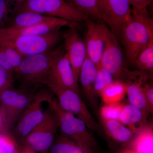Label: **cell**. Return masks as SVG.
Returning <instances> with one entry per match:
<instances>
[{
  "mask_svg": "<svg viewBox=\"0 0 153 153\" xmlns=\"http://www.w3.org/2000/svg\"><path fill=\"white\" fill-rule=\"evenodd\" d=\"M120 38L128 62L134 65L141 52L153 43V20L147 9L132 7L130 15L124 22Z\"/></svg>",
  "mask_w": 153,
  "mask_h": 153,
  "instance_id": "cell-1",
  "label": "cell"
},
{
  "mask_svg": "<svg viewBox=\"0 0 153 153\" xmlns=\"http://www.w3.org/2000/svg\"><path fill=\"white\" fill-rule=\"evenodd\" d=\"M54 49L23 57L14 71V79L21 84V88L37 89L40 85L45 84L51 74Z\"/></svg>",
  "mask_w": 153,
  "mask_h": 153,
  "instance_id": "cell-2",
  "label": "cell"
},
{
  "mask_svg": "<svg viewBox=\"0 0 153 153\" xmlns=\"http://www.w3.org/2000/svg\"><path fill=\"white\" fill-rule=\"evenodd\" d=\"M47 102L57 116L59 127L63 133L68 136L87 153H96L97 146L87 126L75 115L65 111L58 104L57 100L51 97Z\"/></svg>",
  "mask_w": 153,
  "mask_h": 153,
  "instance_id": "cell-3",
  "label": "cell"
},
{
  "mask_svg": "<svg viewBox=\"0 0 153 153\" xmlns=\"http://www.w3.org/2000/svg\"><path fill=\"white\" fill-rule=\"evenodd\" d=\"M25 12L60 18L75 24L85 22L88 18L66 0H25L17 14Z\"/></svg>",
  "mask_w": 153,
  "mask_h": 153,
  "instance_id": "cell-4",
  "label": "cell"
},
{
  "mask_svg": "<svg viewBox=\"0 0 153 153\" xmlns=\"http://www.w3.org/2000/svg\"><path fill=\"white\" fill-rule=\"evenodd\" d=\"M44 85L56 96L57 102L62 109L82 120L89 129L100 130L99 125L88 109L79 93L73 89L61 87L52 81H47Z\"/></svg>",
  "mask_w": 153,
  "mask_h": 153,
  "instance_id": "cell-5",
  "label": "cell"
},
{
  "mask_svg": "<svg viewBox=\"0 0 153 153\" xmlns=\"http://www.w3.org/2000/svg\"><path fill=\"white\" fill-rule=\"evenodd\" d=\"M37 92L36 89L21 87L16 89L12 86L0 95V106L5 113L10 129L16 124Z\"/></svg>",
  "mask_w": 153,
  "mask_h": 153,
  "instance_id": "cell-6",
  "label": "cell"
},
{
  "mask_svg": "<svg viewBox=\"0 0 153 153\" xmlns=\"http://www.w3.org/2000/svg\"><path fill=\"white\" fill-rule=\"evenodd\" d=\"M58 127L57 116L52 110L49 109L45 112L43 120L22 141L23 145L35 152L47 153L53 145Z\"/></svg>",
  "mask_w": 153,
  "mask_h": 153,
  "instance_id": "cell-7",
  "label": "cell"
},
{
  "mask_svg": "<svg viewBox=\"0 0 153 153\" xmlns=\"http://www.w3.org/2000/svg\"><path fill=\"white\" fill-rule=\"evenodd\" d=\"M62 37L60 30H58L45 35L1 38L8 41L24 57L51 51L60 42Z\"/></svg>",
  "mask_w": 153,
  "mask_h": 153,
  "instance_id": "cell-8",
  "label": "cell"
},
{
  "mask_svg": "<svg viewBox=\"0 0 153 153\" xmlns=\"http://www.w3.org/2000/svg\"><path fill=\"white\" fill-rule=\"evenodd\" d=\"M52 94L47 90L43 89L36 93L33 101L22 114L14 128V136L22 141L30 132L44 119L45 112L42 109V103Z\"/></svg>",
  "mask_w": 153,
  "mask_h": 153,
  "instance_id": "cell-9",
  "label": "cell"
},
{
  "mask_svg": "<svg viewBox=\"0 0 153 153\" xmlns=\"http://www.w3.org/2000/svg\"><path fill=\"white\" fill-rule=\"evenodd\" d=\"M47 81H52L61 87L73 89L79 94L78 82L66 55L64 45L54 49L51 74Z\"/></svg>",
  "mask_w": 153,
  "mask_h": 153,
  "instance_id": "cell-10",
  "label": "cell"
},
{
  "mask_svg": "<svg viewBox=\"0 0 153 153\" xmlns=\"http://www.w3.org/2000/svg\"><path fill=\"white\" fill-rule=\"evenodd\" d=\"M101 66L109 71L114 77L129 78L132 74L125 67L123 54L118 43L117 38L108 28L105 38V48L101 60Z\"/></svg>",
  "mask_w": 153,
  "mask_h": 153,
  "instance_id": "cell-11",
  "label": "cell"
},
{
  "mask_svg": "<svg viewBox=\"0 0 153 153\" xmlns=\"http://www.w3.org/2000/svg\"><path fill=\"white\" fill-rule=\"evenodd\" d=\"M87 31L85 44L87 56L97 68L101 66V60L105 48L108 27L104 23L94 21L88 17L86 21Z\"/></svg>",
  "mask_w": 153,
  "mask_h": 153,
  "instance_id": "cell-12",
  "label": "cell"
},
{
  "mask_svg": "<svg viewBox=\"0 0 153 153\" xmlns=\"http://www.w3.org/2000/svg\"><path fill=\"white\" fill-rule=\"evenodd\" d=\"M63 38L66 55L78 82L80 69L87 55L84 41L76 31V27H69L63 35Z\"/></svg>",
  "mask_w": 153,
  "mask_h": 153,
  "instance_id": "cell-13",
  "label": "cell"
},
{
  "mask_svg": "<svg viewBox=\"0 0 153 153\" xmlns=\"http://www.w3.org/2000/svg\"><path fill=\"white\" fill-rule=\"evenodd\" d=\"M76 24L60 18L53 17L50 20L31 27L21 29H0V37L13 38L19 36H38L60 30L63 27H76Z\"/></svg>",
  "mask_w": 153,
  "mask_h": 153,
  "instance_id": "cell-14",
  "label": "cell"
},
{
  "mask_svg": "<svg viewBox=\"0 0 153 153\" xmlns=\"http://www.w3.org/2000/svg\"><path fill=\"white\" fill-rule=\"evenodd\" d=\"M105 22L117 38L120 37L124 22L130 15V0H106Z\"/></svg>",
  "mask_w": 153,
  "mask_h": 153,
  "instance_id": "cell-15",
  "label": "cell"
},
{
  "mask_svg": "<svg viewBox=\"0 0 153 153\" xmlns=\"http://www.w3.org/2000/svg\"><path fill=\"white\" fill-rule=\"evenodd\" d=\"M52 18L53 17L33 12H22L10 18L2 28L21 29L27 27L47 22Z\"/></svg>",
  "mask_w": 153,
  "mask_h": 153,
  "instance_id": "cell-16",
  "label": "cell"
},
{
  "mask_svg": "<svg viewBox=\"0 0 153 153\" xmlns=\"http://www.w3.org/2000/svg\"><path fill=\"white\" fill-rule=\"evenodd\" d=\"M97 69L95 64L87 55L80 69L79 80L88 97H90Z\"/></svg>",
  "mask_w": 153,
  "mask_h": 153,
  "instance_id": "cell-17",
  "label": "cell"
},
{
  "mask_svg": "<svg viewBox=\"0 0 153 153\" xmlns=\"http://www.w3.org/2000/svg\"><path fill=\"white\" fill-rule=\"evenodd\" d=\"M126 83V93L130 104L139 108L144 114L146 111L150 110L141 84L130 81Z\"/></svg>",
  "mask_w": 153,
  "mask_h": 153,
  "instance_id": "cell-18",
  "label": "cell"
},
{
  "mask_svg": "<svg viewBox=\"0 0 153 153\" xmlns=\"http://www.w3.org/2000/svg\"><path fill=\"white\" fill-rule=\"evenodd\" d=\"M145 114L139 108L131 104L123 105L120 121L128 125L132 131H137L141 128Z\"/></svg>",
  "mask_w": 153,
  "mask_h": 153,
  "instance_id": "cell-19",
  "label": "cell"
},
{
  "mask_svg": "<svg viewBox=\"0 0 153 153\" xmlns=\"http://www.w3.org/2000/svg\"><path fill=\"white\" fill-rule=\"evenodd\" d=\"M81 13L99 21L105 22L104 16L100 8L99 0H66Z\"/></svg>",
  "mask_w": 153,
  "mask_h": 153,
  "instance_id": "cell-20",
  "label": "cell"
},
{
  "mask_svg": "<svg viewBox=\"0 0 153 153\" xmlns=\"http://www.w3.org/2000/svg\"><path fill=\"white\" fill-rule=\"evenodd\" d=\"M126 93L125 82L114 80L106 86L100 93L102 99L105 104L120 103Z\"/></svg>",
  "mask_w": 153,
  "mask_h": 153,
  "instance_id": "cell-21",
  "label": "cell"
},
{
  "mask_svg": "<svg viewBox=\"0 0 153 153\" xmlns=\"http://www.w3.org/2000/svg\"><path fill=\"white\" fill-rule=\"evenodd\" d=\"M134 153H153V131L152 126L140 130L132 144Z\"/></svg>",
  "mask_w": 153,
  "mask_h": 153,
  "instance_id": "cell-22",
  "label": "cell"
},
{
  "mask_svg": "<svg viewBox=\"0 0 153 153\" xmlns=\"http://www.w3.org/2000/svg\"><path fill=\"white\" fill-rule=\"evenodd\" d=\"M108 133L119 142L125 143L131 139L133 131L123 125L120 121L103 120Z\"/></svg>",
  "mask_w": 153,
  "mask_h": 153,
  "instance_id": "cell-23",
  "label": "cell"
},
{
  "mask_svg": "<svg viewBox=\"0 0 153 153\" xmlns=\"http://www.w3.org/2000/svg\"><path fill=\"white\" fill-rule=\"evenodd\" d=\"M25 0H0V29L4 27L6 22L17 14Z\"/></svg>",
  "mask_w": 153,
  "mask_h": 153,
  "instance_id": "cell-24",
  "label": "cell"
},
{
  "mask_svg": "<svg viewBox=\"0 0 153 153\" xmlns=\"http://www.w3.org/2000/svg\"><path fill=\"white\" fill-rule=\"evenodd\" d=\"M114 78L109 71L100 66L97 69L90 97H93L94 95L100 94L102 91L114 81Z\"/></svg>",
  "mask_w": 153,
  "mask_h": 153,
  "instance_id": "cell-25",
  "label": "cell"
},
{
  "mask_svg": "<svg viewBox=\"0 0 153 153\" xmlns=\"http://www.w3.org/2000/svg\"><path fill=\"white\" fill-rule=\"evenodd\" d=\"M134 65L142 71L152 72L153 43L141 52L137 58Z\"/></svg>",
  "mask_w": 153,
  "mask_h": 153,
  "instance_id": "cell-26",
  "label": "cell"
},
{
  "mask_svg": "<svg viewBox=\"0 0 153 153\" xmlns=\"http://www.w3.org/2000/svg\"><path fill=\"white\" fill-rule=\"evenodd\" d=\"M0 44L4 50L9 61L15 71V69L20 65L24 57L8 41L1 37Z\"/></svg>",
  "mask_w": 153,
  "mask_h": 153,
  "instance_id": "cell-27",
  "label": "cell"
},
{
  "mask_svg": "<svg viewBox=\"0 0 153 153\" xmlns=\"http://www.w3.org/2000/svg\"><path fill=\"white\" fill-rule=\"evenodd\" d=\"M123 107L120 103L105 104L101 108L100 115L103 120L119 121Z\"/></svg>",
  "mask_w": 153,
  "mask_h": 153,
  "instance_id": "cell-28",
  "label": "cell"
},
{
  "mask_svg": "<svg viewBox=\"0 0 153 153\" xmlns=\"http://www.w3.org/2000/svg\"><path fill=\"white\" fill-rule=\"evenodd\" d=\"M51 153H87L76 143L66 141H60L52 145Z\"/></svg>",
  "mask_w": 153,
  "mask_h": 153,
  "instance_id": "cell-29",
  "label": "cell"
},
{
  "mask_svg": "<svg viewBox=\"0 0 153 153\" xmlns=\"http://www.w3.org/2000/svg\"><path fill=\"white\" fill-rule=\"evenodd\" d=\"M16 143L9 134L0 133V153H17Z\"/></svg>",
  "mask_w": 153,
  "mask_h": 153,
  "instance_id": "cell-30",
  "label": "cell"
},
{
  "mask_svg": "<svg viewBox=\"0 0 153 153\" xmlns=\"http://www.w3.org/2000/svg\"><path fill=\"white\" fill-rule=\"evenodd\" d=\"M14 81L13 75L0 64V95L13 86Z\"/></svg>",
  "mask_w": 153,
  "mask_h": 153,
  "instance_id": "cell-31",
  "label": "cell"
},
{
  "mask_svg": "<svg viewBox=\"0 0 153 153\" xmlns=\"http://www.w3.org/2000/svg\"><path fill=\"white\" fill-rule=\"evenodd\" d=\"M0 64L14 76L13 68L11 65L7 56L1 44H0Z\"/></svg>",
  "mask_w": 153,
  "mask_h": 153,
  "instance_id": "cell-32",
  "label": "cell"
},
{
  "mask_svg": "<svg viewBox=\"0 0 153 153\" xmlns=\"http://www.w3.org/2000/svg\"><path fill=\"white\" fill-rule=\"evenodd\" d=\"M10 130L5 113L0 106V133L9 134Z\"/></svg>",
  "mask_w": 153,
  "mask_h": 153,
  "instance_id": "cell-33",
  "label": "cell"
},
{
  "mask_svg": "<svg viewBox=\"0 0 153 153\" xmlns=\"http://www.w3.org/2000/svg\"><path fill=\"white\" fill-rule=\"evenodd\" d=\"M144 91L146 98L149 106L151 112H153V88L152 85L149 84H146L143 87Z\"/></svg>",
  "mask_w": 153,
  "mask_h": 153,
  "instance_id": "cell-34",
  "label": "cell"
},
{
  "mask_svg": "<svg viewBox=\"0 0 153 153\" xmlns=\"http://www.w3.org/2000/svg\"><path fill=\"white\" fill-rule=\"evenodd\" d=\"M151 0H130L131 5L132 7L139 9H147Z\"/></svg>",
  "mask_w": 153,
  "mask_h": 153,
  "instance_id": "cell-35",
  "label": "cell"
},
{
  "mask_svg": "<svg viewBox=\"0 0 153 153\" xmlns=\"http://www.w3.org/2000/svg\"><path fill=\"white\" fill-rule=\"evenodd\" d=\"M36 152L29 147L23 145L22 148H21L20 150H18L17 153H36Z\"/></svg>",
  "mask_w": 153,
  "mask_h": 153,
  "instance_id": "cell-36",
  "label": "cell"
},
{
  "mask_svg": "<svg viewBox=\"0 0 153 153\" xmlns=\"http://www.w3.org/2000/svg\"><path fill=\"white\" fill-rule=\"evenodd\" d=\"M100 4V8L101 10L102 11V13L104 16L105 22V15L106 13V0H99Z\"/></svg>",
  "mask_w": 153,
  "mask_h": 153,
  "instance_id": "cell-37",
  "label": "cell"
},
{
  "mask_svg": "<svg viewBox=\"0 0 153 153\" xmlns=\"http://www.w3.org/2000/svg\"><path fill=\"white\" fill-rule=\"evenodd\" d=\"M123 153H134V152L132 150H128L125 151Z\"/></svg>",
  "mask_w": 153,
  "mask_h": 153,
  "instance_id": "cell-38",
  "label": "cell"
}]
</instances>
